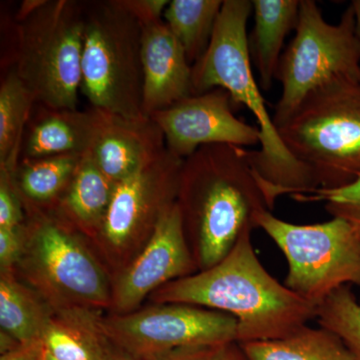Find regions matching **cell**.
<instances>
[{"instance_id":"cell-1","label":"cell","mask_w":360,"mask_h":360,"mask_svg":"<svg viewBox=\"0 0 360 360\" xmlns=\"http://www.w3.org/2000/svg\"><path fill=\"white\" fill-rule=\"evenodd\" d=\"M246 150L212 144L182 163L176 202L200 270L221 262L245 231L257 229L258 213L270 210Z\"/></svg>"},{"instance_id":"cell-2","label":"cell","mask_w":360,"mask_h":360,"mask_svg":"<svg viewBox=\"0 0 360 360\" xmlns=\"http://www.w3.org/2000/svg\"><path fill=\"white\" fill-rule=\"evenodd\" d=\"M251 13L250 0H224L210 45L193 65V94L226 90L236 105H245L255 116L260 149L246 151L271 210L279 196L307 193L319 186L311 172L284 146L253 77L246 33Z\"/></svg>"},{"instance_id":"cell-3","label":"cell","mask_w":360,"mask_h":360,"mask_svg":"<svg viewBox=\"0 0 360 360\" xmlns=\"http://www.w3.org/2000/svg\"><path fill=\"white\" fill-rule=\"evenodd\" d=\"M251 232L245 231L214 266L162 286L156 300L231 314L238 322V345L278 340L307 326L316 307L264 269L253 250Z\"/></svg>"},{"instance_id":"cell-4","label":"cell","mask_w":360,"mask_h":360,"mask_svg":"<svg viewBox=\"0 0 360 360\" xmlns=\"http://www.w3.org/2000/svg\"><path fill=\"white\" fill-rule=\"evenodd\" d=\"M277 129L319 188L352 184L360 176V82L338 78L322 85Z\"/></svg>"},{"instance_id":"cell-5","label":"cell","mask_w":360,"mask_h":360,"mask_svg":"<svg viewBox=\"0 0 360 360\" xmlns=\"http://www.w3.org/2000/svg\"><path fill=\"white\" fill-rule=\"evenodd\" d=\"M84 20L80 89L91 108L146 117L141 22L122 0L84 1Z\"/></svg>"},{"instance_id":"cell-6","label":"cell","mask_w":360,"mask_h":360,"mask_svg":"<svg viewBox=\"0 0 360 360\" xmlns=\"http://www.w3.org/2000/svg\"><path fill=\"white\" fill-rule=\"evenodd\" d=\"M84 26V1L75 0H44L18 21L14 68L37 103L77 110Z\"/></svg>"},{"instance_id":"cell-7","label":"cell","mask_w":360,"mask_h":360,"mask_svg":"<svg viewBox=\"0 0 360 360\" xmlns=\"http://www.w3.org/2000/svg\"><path fill=\"white\" fill-rule=\"evenodd\" d=\"M338 78L360 82V40L352 4L338 25L324 20L314 0H300L295 39L281 56L276 79L281 96L274 124H283L310 92Z\"/></svg>"},{"instance_id":"cell-8","label":"cell","mask_w":360,"mask_h":360,"mask_svg":"<svg viewBox=\"0 0 360 360\" xmlns=\"http://www.w3.org/2000/svg\"><path fill=\"white\" fill-rule=\"evenodd\" d=\"M257 225L288 260L284 285L314 307L341 286L360 285V231L347 220L293 224L264 210Z\"/></svg>"},{"instance_id":"cell-9","label":"cell","mask_w":360,"mask_h":360,"mask_svg":"<svg viewBox=\"0 0 360 360\" xmlns=\"http://www.w3.org/2000/svg\"><path fill=\"white\" fill-rule=\"evenodd\" d=\"M101 330L134 359L161 360L184 350L238 343V322L217 310L168 303L106 319Z\"/></svg>"},{"instance_id":"cell-10","label":"cell","mask_w":360,"mask_h":360,"mask_svg":"<svg viewBox=\"0 0 360 360\" xmlns=\"http://www.w3.org/2000/svg\"><path fill=\"white\" fill-rule=\"evenodd\" d=\"M184 160L167 150L155 161L115 186L101 227L108 245L122 248L150 236L161 213L176 201Z\"/></svg>"},{"instance_id":"cell-11","label":"cell","mask_w":360,"mask_h":360,"mask_svg":"<svg viewBox=\"0 0 360 360\" xmlns=\"http://www.w3.org/2000/svg\"><path fill=\"white\" fill-rule=\"evenodd\" d=\"M233 105L226 90L214 89L186 97L149 117L162 130L168 151L186 160L201 146L245 148L260 143L258 127L236 117Z\"/></svg>"},{"instance_id":"cell-12","label":"cell","mask_w":360,"mask_h":360,"mask_svg":"<svg viewBox=\"0 0 360 360\" xmlns=\"http://www.w3.org/2000/svg\"><path fill=\"white\" fill-rule=\"evenodd\" d=\"M30 245L35 270L58 295L91 307L110 302V286L103 270L65 224L37 215Z\"/></svg>"},{"instance_id":"cell-13","label":"cell","mask_w":360,"mask_h":360,"mask_svg":"<svg viewBox=\"0 0 360 360\" xmlns=\"http://www.w3.org/2000/svg\"><path fill=\"white\" fill-rule=\"evenodd\" d=\"M196 267L175 201L161 213L148 245L118 281L113 298L116 309L129 314L148 293L191 276Z\"/></svg>"},{"instance_id":"cell-14","label":"cell","mask_w":360,"mask_h":360,"mask_svg":"<svg viewBox=\"0 0 360 360\" xmlns=\"http://www.w3.org/2000/svg\"><path fill=\"white\" fill-rule=\"evenodd\" d=\"M101 111L98 131L89 153L115 184L148 167L167 150L165 134L153 118Z\"/></svg>"},{"instance_id":"cell-15","label":"cell","mask_w":360,"mask_h":360,"mask_svg":"<svg viewBox=\"0 0 360 360\" xmlns=\"http://www.w3.org/2000/svg\"><path fill=\"white\" fill-rule=\"evenodd\" d=\"M141 27L142 110L149 117L193 96V65L163 18Z\"/></svg>"},{"instance_id":"cell-16","label":"cell","mask_w":360,"mask_h":360,"mask_svg":"<svg viewBox=\"0 0 360 360\" xmlns=\"http://www.w3.org/2000/svg\"><path fill=\"white\" fill-rule=\"evenodd\" d=\"M101 117V110L94 108L80 111L41 105L26 127L20 160L89 153Z\"/></svg>"},{"instance_id":"cell-17","label":"cell","mask_w":360,"mask_h":360,"mask_svg":"<svg viewBox=\"0 0 360 360\" xmlns=\"http://www.w3.org/2000/svg\"><path fill=\"white\" fill-rule=\"evenodd\" d=\"M300 6V0H252L255 27L248 47L264 90L271 89L276 79L284 40L295 30Z\"/></svg>"},{"instance_id":"cell-18","label":"cell","mask_w":360,"mask_h":360,"mask_svg":"<svg viewBox=\"0 0 360 360\" xmlns=\"http://www.w3.org/2000/svg\"><path fill=\"white\" fill-rule=\"evenodd\" d=\"M115 186L86 153L56 207L66 219L84 231H99Z\"/></svg>"},{"instance_id":"cell-19","label":"cell","mask_w":360,"mask_h":360,"mask_svg":"<svg viewBox=\"0 0 360 360\" xmlns=\"http://www.w3.org/2000/svg\"><path fill=\"white\" fill-rule=\"evenodd\" d=\"M238 345L245 360H355L335 333L307 326L278 340L250 341Z\"/></svg>"},{"instance_id":"cell-20","label":"cell","mask_w":360,"mask_h":360,"mask_svg":"<svg viewBox=\"0 0 360 360\" xmlns=\"http://www.w3.org/2000/svg\"><path fill=\"white\" fill-rule=\"evenodd\" d=\"M84 155H59L37 160H21L13 174H11L14 186L20 195L34 205L37 203L58 205Z\"/></svg>"},{"instance_id":"cell-21","label":"cell","mask_w":360,"mask_h":360,"mask_svg":"<svg viewBox=\"0 0 360 360\" xmlns=\"http://www.w3.org/2000/svg\"><path fill=\"white\" fill-rule=\"evenodd\" d=\"M32 92L9 70L0 85V170L13 174L20 161L21 146L33 105Z\"/></svg>"},{"instance_id":"cell-22","label":"cell","mask_w":360,"mask_h":360,"mask_svg":"<svg viewBox=\"0 0 360 360\" xmlns=\"http://www.w3.org/2000/svg\"><path fill=\"white\" fill-rule=\"evenodd\" d=\"M224 0H172L163 20L186 51L193 65L205 54Z\"/></svg>"},{"instance_id":"cell-23","label":"cell","mask_w":360,"mask_h":360,"mask_svg":"<svg viewBox=\"0 0 360 360\" xmlns=\"http://www.w3.org/2000/svg\"><path fill=\"white\" fill-rule=\"evenodd\" d=\"M49 321L37 302L11 277L0 281V326L20 345L41 342Z\"/></svg>"},{"instance_id":"cell-24","label":"cell","mask_w":360,"mask_h":360,"mask_svg":"<svg viewBox=\"0 0 360 360\" xmlns=\"http://www.w3.org/2000/svg\"><path fill=\"white\" fill-rule=\"evenodd\" d=\"M321 328L340 338L355 360H360V303L349 286H341L316 307Z\"/></svg>"},{"instance_id":"cell-25","label":"cell","mask_w":360,"mask_h":360,"mask_svg":"<svg viewBox=\"0 0 360 360\" xmlns=\"http://www.w3.org/2000/svg\"><path fill=\"white\" fill-rule=\"evenodd\" d=\"M41 345L56 360H103L105 354L94 338L51 321L41 336Z\"/></svg>"},{"instance_id":"cell-26","label":"cell","mask_w":360,"mask_h":360,"mask_svg":"<svg viewBox=\"0 0 360 360\" xmlns=\"http://www.w3.org/2000/svg\"><path fill=\"white\" fill-rule=\"evenodd\" d=\"M291 198L300 202H323L333 217L347 220L360 231V176L340 188H316Z\"/></svg>"},{"instance_id":"cell-27","label":"cell","mask_w":360,"mask_h":360,"mask_svg":"<svg viewBox=\"0 0 360 360\" xmlns=\"http://www.w3.org/2000/svg\"><path fill=\"white\" fill-rule=\"evenodd\" d=\"M21 198L11 174L0 170V229H18L22 221Z\"/></svg>"},{"instance_id":"cell-28","label":"cell","mask_w":360,"mask_h":360,"mask_svg":"<svg viewBox=\"0 0 360 360\" xmlns=\"http://www.w3.org/2000/svg\"><path fill=\"white\" fill-rule=\"evenodd\" d=\"M21 231L18 229H0V264L2 271L18 262L21 252Z\"/></svg>"},{"instance_id":"cell-29","label":"cell","mask_w":360,"mask_h":360,"mask_svg":"<svg viewBox=\"0 0 360 360\" xmlns=\"http://www.w3.org/2000/svg\"><path fill=\"white\" fill-rule=\"evenodd\" d=\"M123 6L134 14L136 20L144 23L163 18V13L169 4L168 0H122Z\"/></svg>"},{"instance_id":"cell-30","label":"cell","mask_w":360,"mask_h":360,"mask_svg":"<svg viewBox=\"0 0 360 360\" xmlns=\"http://www.w3.org/2000/svg\"><path fill=\"white\" fill-rule=\"evenodd\" d=\"M232 345L184 350L161 360H227Z\"/></svg>"},{"instance_id":"cell-31","label":"cell","mask_w":360,"mask_h":360,"mask_svg":"<svg viewBox=\"0 0 360 360\" xmlns=\"http://www.w3.org/2000/svg\"><path fill=\"white\" fill-rule=\"evenodd\" d=\"M0 360H42L41 342L18 345L2 354Z\"/></svg>"},{"instance_id":"cell-32","label":"cell","mask_w":360,"mask_h":360,"mask_svg":"<svg viewBox=\"0 0 360 360\" xmlns=\"http://www.w3.org/2000/svg\"><path fill=\"white\" fill-rule=\"evenodd\" d=\"M352 7H354L355 15V28H356V34L360 40V0H354L352 2Z\"/></svg>"},{"instance_id":"cell-33","label":"cell","mask_w":360,"mask_h":360,"mask_svg":"<svg viewBox=\"0 0 360 360\" xmlns=\"http://www.w3.org/2000/svg\"><path fill=\"white\" fill-rule=\"evenodd\" d=\"M103 360H136L134 359H130L129 356L125 355L111 354V352H106L104 354Z\"/></svg>"},{"instance_id":"cell-34","label":"cell","mask_w":360,"mask_h":360,"mask_svg":"<svg viewBox=\"0 0 360 360\" xmlns=\"http://www.w3.org/2000/svg\"><path fill=\"white\" fill-rule=\"evenodd\" d=\"M227 360H245V359H243V354H241L240 349L238 352V350L234 349V348L231 347Z\"/></svg>"},{"instance_id":"cell-35","label":"cell","mask_w":360,"mask_h":360,"mask_svg":"<svg viewBox=\"0 0 360 360\" xmlns=\"http://www.w3.org/2000/svg\"><path fill=\"white\" fill-rule=\"evenodd\" d=\"M42 360H56V359H54L53 357H52L51 355L49 354V352H45V350L44 349V347H42Z\"/></svg>"}]
</instances>
